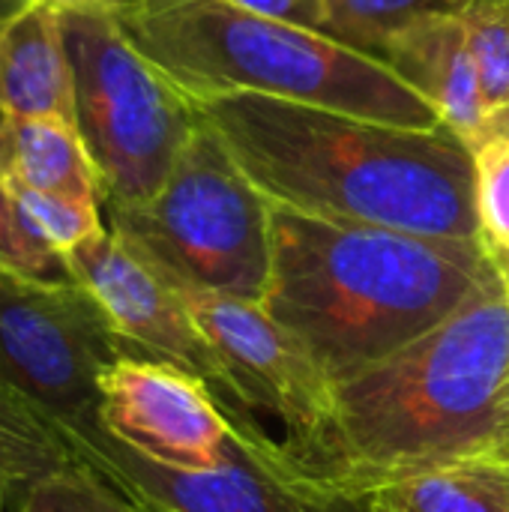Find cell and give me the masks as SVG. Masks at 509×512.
<instances>
[{"label":"cell","instance_id":"5b68a950","mask_svg":"<svg viewBox=\"0 0 509 512\" xmlns=\"http://www.w3.org/2000/svg\"><path fill=\"white\" fill-rule=\"evenodd\" d=\"M102 213L114 234L183 291L264 300L273 267V204L204 123L150 201Z\"/></svg>","mask_w":509,"mask_h":512},{"label":"cell","instance_id":"30bf717a","mask_svg":"<svg viewBox=\"0 0 509 512\" xmlns=\"http://www.w3.org/2000/svg\"><path fill=\"white\" fill-rule=\"evenodd\" d=\"M237 426L198 375L165 360L126 354L99 378V429L153 468L210 474Z\"/></svg>","mask_w":509,"mask_h":512},{"label":"cell","instance_id":"44dd1931","mask_svg":"<svg viewBox=\"0 0 509 512\" xmlns=\"http://www.w3.org/2000/svg\"><path fill=\"white\" fill-rule=\"evenodd\" d=\"M474 153V210L483 246L509 264V138H492Z\"/></svg>","mask_w":509,"mask_h":512},{"label":"cell","instance_id":"603a6c76","mask_svg":"<svg viewBox=\"0 0 509 512\" xmlns=\"http://www.w3.org/2000/svg\"><path fill=\"white\" fill-rule=\"evenodd\" d=\"M228 3H234L246 12L273 18V21L306 27V30H321L324 18H327L324 0H228Z\"/></svg>","mask_w":509,"mask_h":512},{"label":"cell","instance_id":"4dcf8cb0","mask_svg":"<svg viewBox=\"0 0 509 512\" xmlns=\"http://www.w3.org/2000/svg\"><path fill=\"white\" fill-rule=\"evenodd\" d=\"M162 512H171V510H162Z\"/></svg>","mask_w":509,"mask_h":512},{"label":"cell","instance_id":"2e32d148","mask_svg":"<svg viewBox=\"0 0 509 512\" xmlns=\"http://www.w3.org/2000/svg\"><path fill=\"white\" fill-rule=\"evenodd\" d=\"M327 18L318 33L381 60L384 45L438 15H465L477 0H324Z\"/></svg>","mask_w":509,"mask_h":512},{"label":"cell","instance_id":"cb8c5ba5","mask_svg":"<svg viewBox=\"0 0 509 512\" xmlns=\"http://www.w3.org/2000/svg\"><path fill=\"white\" fill-rule=\"evenodd\" d=\"M60 12H75V15H108L117 18L132 0H51Z\"/></svg>","mask_w":509,"mask_h":512},{"label":"cell","instance_id":"7c38bea8","mask_svg":"<svg viewBox=\"0 0 509 512\" xmlns=\"http://www.w3.org/2000/svg\"><path fill=\"white\" fill-rule=\"evenodd\" d=\"M381 63L420 93L441 123L450 126L471 150L486 138V102L465 15L426 18L396 33L381 51Z\"/></svg>","mask_w":509,"mask_h":512},{"label":"cell","instance_id":"484cf974","mask_svg":"<svg viewBox=\"0 0 509 512\" xmlns=\"http://www.w3.org/2000/svg\"><path fill=\"white\" fill-rule=\"evenodd\" d=\"M18 495V486L0 471V512H9V501Z\"/></svg>","mask_w":509,"mask_h":512},{"label":"cell","instance_id":"ffe728a7","mask_svg":"<svg viewBox=\"0 0 509 512\" xmlns=\"http://www.w3.org/2000/svg\"><path fill=\"white\" fill-rule=\"evenodd\" d=\"M9 192H12L15 210H18L24 228L30 231V237L39 240L45 249H51L60 258H66L72 249H78L81 243H87L105 231L102 204H96V201L33 192V189H21V186H9Z\"/></svg>","mask_w":509,"mask_h":512},{"label":"cell","instance_id":"5bb4252c","mask_svg":"<svg viewBox=\"0 0 509 512\" xmlns=\"http://www.w3.org/2000/svg\"><path fill=\"white\" fill-rule=\"evenodd\" d=\"M0 177L9 186L102 204L90 153L75 123L60 117H3Z\"/></svg>","mask_w":509,"mask_h":512},{"label":"cell","instance_id":"f546056e","mask_svg":"<svg viewBox=\"0 0 509 512\" xmlns=\"http://www.w3.org/2000/svg\"><path fill=\"white\" fill-rule=\"evenodd\" d=\"M504 273H507V279H509V270H504Z\"/></svg>","mask_w":509,"mask_h":512},{"label":"cell","instance_id":"52a82bcc","mask_svg":"<svg viewBox=\"0 0 509 512\" xmlns=\"http://www.w3.org/2000/svg\"><path fill=\"white\" fill-rule=\"evenodd\" d=\"M132 354L75 279L0 270V384L72 441L99 438V378Z\"/></svg>","mask_w":509,"mask_h":512},{"label":"cell","instance_id":"8fae6325","mask_svg":"<svg viewBox=\"0 0 509 512\" xmlns=\"http://www.w3.org/2000/svg\"><path fill=\"white\" fill-rule=\"evenodd\" d=\"M183 297L249 411L276 414L288 426L291 456L309 453L333 417V381L309 351L261 303L198 291Z\"/></svg>","mask_w":509,"mask_h":512},{"label":"cell","instance_id":"7a4b0ae2","mask_svg":"<svg viewBox=\"0 0 509 512\" xmlns=\"http://www.w3.org/2000/svg\"><path fill=\"white\" fill-rule=\"evenodd\" d=\"M504 279L480 240L333 222L273 204L261 306L336 384L384 363Z\"/></svg>","mask_w":509,"mask_h":512},{"label":"cell","instance_id":"ac0fdd59","mask_svg":"<svg viewBox=\"0 0 509 512\" xmlns=\"http://www.w3.org/2000/svg\"><path fill=\"white\" fill-rule=\"evenodd\" d=\"M18 512H153L84 456L21 486Z\"/></svg>","mask_w":509,"mask_h":512},{"label":"cell","instance_id":"d4e9b609","mask_svg":"<svg viewBox=\"0 0 509 512\" xmlns=\"http://www.w3.org/2000/svg\"><path fill=\"white\" fill-rule=\"evenodd\" d=\"M486 459L501 462V465H509V420L504 423V429L498 432V438H495V444H492V450H489Z\"/></svg>","mask_w":509,"mask_h":512},{"label":"cell","instance_id":"ba28073f","mask_svg":"<svg viewBox=\"0 0 509 512\" xmlns=\"http://www.w3.org/2000/svg\"><path fill=\"white\" fill-rule=\"evenodd\" d=\"M72 444L153 512H378L372 495L312 474L264 429L237 426L225 465L210 474L153 468L105 432Z\"/></svg>","mask_w":509,"mask_h":512},{"label":"cell","instance_id":"83f0119b","mask_svg":"<svg viewBox=\"0 0 509 512\" xmlns=\"http://www.w3.org/2000/svg\"><path fill=\"white\" fill-rule=\"evenodd\" d=\"M3 117H6V114H3V111H0V120H3Z\"/></svg>","mask_w":509,"mask_h":512},{"label":"cell","instance_id":"7402d4cb","mask_svg":"<svg viewBox=\"0 0 509 512\" xmlns=\"http://www.w3.org/2000/svg\"><path fill=\"white\" fill-rule=\"evenodd\" d=\"M0 270L30 279H48V282L72 279L66 258L54 255L51 249H45L39 240L30 237L3 177H0Z\"/></svg>","mask_w":509,"mask_h":512},{"label":"cell","instance_id":"3957f363","mask_svg":"<svg viewBox=\"0 0 509 512\" xmlns=\"http://www.w3.org/2000/svg\"><path fill=\"white\" fill-rule=\"evenodd\" d=\"M509 420V279L384 363L333 387L321 441L294 456L369 495L408 474L486 459Z\"/></svg>","mask_w":509,"mask_h":512},{"label":"cell","instance_id":"277c9868","mask_svg":"<svg viewBox=\"0 0 509 512\" xmlns=\"http://www.w3.org/2000/svg\"><path fill=\"white\" fill-rule=\"evenodd\" d=\"M114 21L189 102L249 93L399 126H444L381 60L228 0H132Z\"/></svg>","mask_w":509,"mask_h":512},{"label":"cell","instance_id":"4316f807","mask_svg":"<svg viewBox=\"0 0 509 512\" xmlns=\"http://www.w3.org/2000/svg\"><path fill=\"white\" fill-rule=\"evenodd\" d=\"M33 0H0V24L6 21V18H12V15H18L21 9H27Z\"/></svg>","mask_w":509,"mask_h":512},{"label":"cell","instance_id":"6da1fadb","mask_svg":"<svg viewBox=\"0 0 509 512\" xmlns=\"http://www.w3.org/2000/svg\"><path fill=\"white\" fill-rule=\"evenodd\" d=\"M192 105L276 207L333 222L480 240L474 153L450 126H399L249 93Z\"/></svg>","mask_w":509,"mask_h":512},{"label":"cell","instance_id":"f1b7e54d","mask_svg":"<svg viewBox=\"0 0 509 512\" xmlns=\"http://www.w3.org/2000/svg\"><path fill=\"white\" fill-rule=\"evenodd\" d=\"M501 270H509V264H507V267H501Z\"/></svg>","mask_w":509,"mask_h":512},{"label":"cell","instance_id":"d6986e66","mask_svg":"<svg viewBox=\"0 0 509 512\" xmlns=\"http://www.w3.org/2000/svg\"><path fill=\"white\" fill-rule=\"evenodd\" d=\"M465 24L486 102V138L480 144L509 138V0H477L465 12Z\"/></svg>","mask_w":509,"mask_h":512},{"label":"cell","instance_id":"9a60e30c","mask_svg":"<svg viewBox=\"0 0 509 512\" xmlns=\"http://www.w3.org/2000/svg\"><path fill=\"white\" fill-rule=\"evenodd\" d=\"M378 512H509V465L462 459L369 492Z\"/></svg>","mask_w":509,"mask_h":512},{"label":"cell","instance_id":"8992f818","mask_svg":"<svg viewBox=\"0 0 509 512\" xmlns=\"http://www.w3.org/2000/svg\"><path fill=\"white\" fill-rule=\"evenodd\" d=\"M72 60L75 129L99 177L102 210L150 201L201 120L108 15L63 12Z\"/></svg>","mask_w":509,"mask_h":512},{"label":"cell","instance_id":"4fadbf2b","mask_svg":"<svg viewBox=\"0 0 509 512\" xmlns=\"http://www.w3.org/2000/svg\"><path fill=\"white\" fill-rule=\"evenodd\" d=\"M0 111L6 117H60L75 123L63 12L51 0H33L0 24Z\"/></svg>","mask_w":509,"mask_h":512},{"label":"cell","instance_id":"9c48e42d","mask_svg":"<svg viewBox=\"0 0 509 512\" xmlns=\"http://www.w3.org/2000/svg\"><path fill=\"white\" fill-rule=\"evenodd\" d=\"M66 267L72 279L90 291L111 330L132 354L165 360L198 375L219 396L234 423L261 429L234 375L195 324L183 288L135 246L105 225L99 237L66 255Z\"/></svg>","mask_w":509,"mask_h":512},{"label":"cell","instance_id":"e0dca14e","mask_svg":"<svg viewBox=\"0 0 509 512\" xmlns=\"http://www.w3.org/2000/svg\"><path fill=\"white\" fill-rule=\"evenodd\" d=\"M72 438L0 384V471L21 489L75 459Z\"/></svg>","mask_w":509,"mask_h":512}]
</instances>
